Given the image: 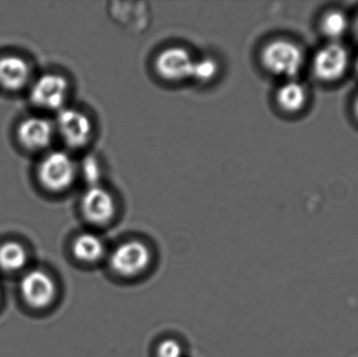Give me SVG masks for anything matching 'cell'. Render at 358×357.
<instances>
[{
	"label": "cell",
	"instance_id": "cell-1",
	"mask_svg": "<svg viewBox=\"0 0 358 357\" xmlns=\"http://www.w3.org/2000/svg\"><path fill=\"white\" fill-rule=\"evenodd\" d=\"M107 261L111 272L117 276L138 278L150 268L152 254L143 241H125L110 252Z\"/></svg>",
	"mask_w": 358,
	"mask_h": 357
},
{
	"label": "cell",
	"instance_id": "cell-2",
	"mask_svg": "<svg viewBox=\"0 0 358 357\" xmlns=\"http://www.w3.org/2000/svg\"><path fill=\"white\" fill-rule=\"evenodd\" d=\"M263 66L275 75L294 77L304 63L302 50L288 40H273L263 48L261 54Z\"/></svg>",
	"mask_w": 358,
	"mask_h": 357
},
{
	"label": "cell",
	"instance_id": "cell-3",
	"mask_svg": "<svg viewBox=\"0 0 358 357\" xmlns=\"http://www.w3.org/2000/svg\"><path fill=\"white\" fill-rule=\"evenodd\" d=\"M77 175V166L71 155L54 151L44 157L38 169L42 186L50 192H63L73 184Z\"/></svg>",
	"mask_w": 358,
	"mask_h": 357
},
{
	"label": "cell",
	"instance_id": "cell-4",
	"mask_svg": "<svg viewBox=\"0 0 358 357\" xmlns=\"http://www.w3.org/2000/svg\"><path fill=\"white\" fill-rule=\"evenodd\" d=\"M69 88L66 78L58 73H45L38 78L31 87V102L43 109L61 110L69 96Z\"/></svg>",
	"mask_w": 358,
	"mask_h": 357
},
{
	"label": "cell",
	"instance_id": "cell-5",
	"mask_svg": "<svg viewBox=\"0 0 358 357\" xmlns=\"http://www.w3.org/2000/svg\"><path fill=\"white\" fill-rule=\"evenodd\" d=\"M57 127L61 138L71 148L86 146L94 132L92 119L75 108H62L59 111Z\"/></svg>",
	"mask_w": 358,
	"mask_h": 357
},
{
	"label": "cell",
	"instance_id": "cell-6",
	"mask_svg": "<svg viewBox=\"0 0 358 357\" xmlns=\"http://www.w3.org/2000/svg\"><path fill=\"white\" fill-rule=\"evenodd\" d=\"M81 211L85 219L94 226H106L117 213V203L106 189L90 187L82 197Z\"/></svg>",
	"mask_w": 358,
	"mask_h": 357
},
{
	"label": "cell",
	"instance_id": "cell-7",
	"mask_svg": "<svg viewBox=\"0 0 358 357\" xmlns=\"http://www.w3.org/2000/svg\"><path fill=\"white\" fill-rule=\"evenodd\" d=\"M194 61L195 58L185 48L172 46L159 52L155 60V71L166 81H185L192 79Z\"/></svg>",
	"mask_w": 358,
	"mask_h": 357
},
{
	"label": "cell",
	"instance_id": "cell-8",
	"mask_svg": "<svg viewBox=\"0 0 358 357\" xmlns=\"http://www.w3.org/2000/svg\"><path fill=\"white\" fill-rule=\"evenodd\" d=\"M20 293L27 305L36 309L48 307L56 297L57 287L52 277L42 270H31L20 281Z\"/></svg>",
	"mask_w": 358,
	"mask_h": 357
},
{
	"label": "cell",
	"instance_id": "cell-9",
	"mask_svg": "<svg viewBox=\"0 0 358 357\" xmlns=\"http://www.w3.org/2000/svg\"><path fill=\"white\" fill-rule=\"evenodd\" d=\"M346 48L338 43L328 44L319 50L313 60V71L323 81H336L343 77L348 66Z\"/></svg>",
	"mask_w": 358,
	"mask_h": 357
},
{
	"label": "cell",
	"instance_id": "cell-10",
	"mask_svg": "<svg viewBox=\"0 0 358 357\" xmlns=\"http://www.w3.org/2000/svg\"><path fill=\"white\" fill-rule=\"evenodd\" d=\"M17 136L20 144L27 150H41L52 142L54 128L43 117H31L21 122Z\"/></svg>",
	"mask_w": 358,
	"mask_h": 357
},
{
	"label": "cell",
	"instance_id": "cell-11",
	"mask_svg": "<svg viewBox=\"0 0 358 357\" xmlns=\"http://www.w3.org/2000/svg\"><path fill=\"white\" fill-rule=\"evenodd\" d=\"M31 75V68L24 59L18 56H4L0 58V86L15 92L27 85Z\"/></svg>",
	"mask_w": 358,
	"mask_h": 357
},
{
	"label": "cell",
	"instance_id": "cell-12",
	"mask_svg": "<svg viewBox=\"0 0 358 357\" xmlns=\"http://www.w3.org/2000/svg\"><path fill=\"white\" fill-rule=\"evenodd\" d=\"M73 257L82 263H100L107 255L106 245L99 235L92 232L78 235L71 245Z\"/></svg>",
	"mask_w": 358,
	"mask_h": 357
},
{
	"label": "cell",
	"instance_id": "cell-13",
	"mask_svg": "<svg viewBox=\"0 0 358 357\" xmlns=\"http://www.w3.org/2000/svg\"><path fill=\"white\" fill-rule=\"evenodd\" d=\"M307 94L304 86L298 82L283 84L277 92L278 105L286 112H296L304 107Z\"/></svg>",
	"mask_w": 358,
	"mask_h": 357
},
{
	"label": "cell",
	"instance_id": "cell-14",
	"mask_svg": "<svg viewBox=\"0 0 358 357\" xmlns=\"http://www.w3.org/2000/svg\"><path fill=\"white\" fill-rule=\"evenodd\" d=\"M27 263V251L18 242L10 241L0 247V268L6 272H16Z\"/></svg>",
	"mask_w": 358,
	"mask_h": 357
},
{
	"label": "cell",
	"instance_id": "cell-15",
	"mask_svg": "<svg viewBox=\"0 0 358 357\" xmlns=\"http://www.w3.org/2000/svg\"><path fill=\"white\" fill-rule=\"evenodd\" d=\"M219 65L216 59L210 56H204L194 61L192 79L200 83H208L218 75Z\"/></svg>",
	"mask_w": 358,
	"mask_h": 357
},
{
	"label": "cell",
	"instance_id": "cell-16",
	"mask_svg": "<svg viewBox=\"0 0 358 357\" xmlns=\"http://www.w3.org/2000/svg\"><path fill=\"white\" fill-rule=\"evenodd\" d=\"M347 27H348L347 17L338 10L328 13L322 20V31L327 37L334 38V39L344 35Z\"/></svg>",
	"mask_w": 358,
	"mask_h": 357
},
{
	"label": "cell",
	"instance_id": "cell-17",
	"mask_svg": "<svg viewBox=\"0 0 358 357\" xmlns=\"http://www.w3.org/2000/svg\"><path fill=\"white\" fill-rule=\"evenodd\" d=\"M82 175L90 187L100 186L103 176L102 165L94 155L84 157L81 165Z\"/></svg>",
	"mask_w": 358,
	"mask_h": 357
},
{
	"label": "cell",
	"instance_id": "cell-18",
	"mask_svg": "<svg viewBox=\"0 0 358 357\" xmlns=\"http://www.w3.org/2000/svg\"><path fill=\"white\" fill-rule=\"evenodd\" d=\"M157 357H183V347L178 340H163L157 346Z\"/></svg>",
	"mask_w": 358,
	"mask_h": 357
},
{
	"label": "cell",
	"instance_id": "cell-19",
	"mask_svg": "<svg viewBox=\"0 0 358 357\" xmlns=\"http://www.w3.org/2000/svg\"><path fill=\"white\" fill-rule=\"evenodd\" d=\"M355 112H357L358 117V96L357 98V102H355Z\"/></svg>",
	"mask_w": 358,
	"mask_h": 357
},
{
	"label": "cell",
	"instance_id": "cell-20",
	"mask_svg": "<svg viewBox=\"0 0 358 357\" xmlns=\"http://www.w3.org/2000/svg\"><path fill=\"white\" fill-rule=\"evenodd\" d=\"M355 31H357V35L358 37V17H357V24H355Z\"/></svg>",
	"mask_w": 358,
	"mask_h": 357
},
{
	"label": "cell",
	"instance_id": "cell-21",
	"mask_svg": "<svg viewBox=\"0 0 358 357\" xmlns=\"http://www.w3.org/2000/svg\"><path fill=\"white\" fill-rule=\"evenodd\" d=\"M357 71H358V58H357Z\"/></svg>",
	"mask_w": 358,
	"mask_h": 357
}]
</instances>
